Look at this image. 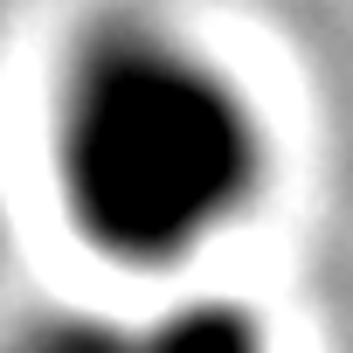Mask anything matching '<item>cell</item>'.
<instances>
[{"label":"cell","mask_w":353,"mask_h":353,"mask_svg":"<svg viewBox=\"0 0 353 353\" xmlns=\"http://www.w3.org/2000/svg\"><path fill=\"white\" fill-rule=\"evenodd\" d=\"M139 353H270L263 325L236 305H181L159 325H139Z\"/></svg>","instance_id":"obj_2"},{"label":"cell","mask_w":353,"mask_h":353,"mask_svg":"<svg viewBox=\"0 0 353 353\" xmlns=\"http://www.w3.org/2000/svg\"><path fill=\"white\" fill-rule=\"evenodd\" d=\"M0 353H139V325L90 312V305H63V312L21 319Z\"/></svg>","instance_id":"obj_3"},{"label":"cell","mask_w":353,"mask_h":353,"mask_svg":"<svg viewBox=\"0 0 353 353\" xmlns=\"http://www.w3.org/2000/svg\"><path fill=\"white\" fill-rule=\"evenodd\" d=\"M49 188L97 263L173 277L256 215L270 132L215 49L152 8H118L56 70Z\"/></svg>","instance_id":"obj_1"}]
</instances>
